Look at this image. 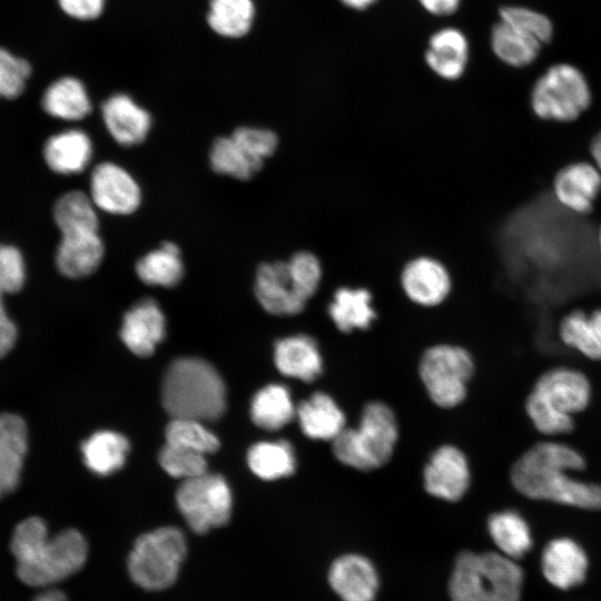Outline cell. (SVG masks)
Returning <instances> with one entry per match:
<instances>
[{
    "label": "cell",
    "instance_id": "obj_1",
    "mask_svg": "<svg viewBox=\"0 0 601 601\" xmlns=\"http://www.w3.org/2000/svg\"><path fill=\"white\" fill-rule=\"evenodd\" d=\"M585 460L574 447L559 442H540L512 465L510 480L522 495L582 510L601 509V485L572 477Z\"/></svg>",
    "mask_w": 601,
    "mask_h": 601
},
{
    "label": "cell",
    "instance_id": "obj_2",
    "mask_svg": "<svg viewBox=\"0 0 601 601\" xmlns=\"http://www.w3.org/2000/svg\"><path fill=\"white\" fill-rule=\"evenodd\" d=\"M10 546L18 578L37 588H50L75 574L83 566L88 554L80 532L68 529L50 536L45 521L37 516L16 526Z\"/></svg>",
    "mask_w": 601,
    "mask_h": 601
},
{
    "label": "cell",
    "instance_id": "obj_3",
    "mask_svg": "<svg viewBox=\"0 0 601 601\" xmlns=\"http://www.w3.org/2000/svg\"><path fill=\"white\" fill-rule=\"evenodd\" d=\"M161 401L173 418L215 421L226 410V387L208 362L183 357L174 361L166 371Z\"/></svg>",
    "mask_w": 601,
    "mask_h": 601
},
{
    "label": "cell",
    "instance_id": "obj_4",
    "mask_svg": "<svg viewBox=\"0 0 601 601\" xmlns=\"http://www.w3.org/2000/svg\"><path fill=\"white\" fill-rule=\"evenodd\" d=\"M398 435L393 408L383 401H370L363 406L357 424L346 426L332 442V452L347 467L374 471L391 460Z\"/></svg>",
    "mask_w": 601,
    "mask_h": 601
},
{
    "label": "cell",
    "instance_id": "obj_5",
    "mask_svg": "<svg viewBox=\"0 0 601 601\" xmlns=\"http://www.w3.org/2000/svg\"><path fill=\"white\" fill-rule=\"evenodd\" d=\"M523 571L500 552L464 551L449 582L452 601H521Z\"/></svg>",
    "mask_w": 601,
    "mask_h": 601
},
{
    "label": "cell",
    "instance_id": "obj_6",
    "mask_svg": "<svg viewBox=\"0 0 601 601\" xmlns=\"http://www.w3.org/2000/svg\"><path fill=\"white\" fill-rule=\"evenodd\" d=\"M187 554L184 533L162 526L140 535L128 556V573L140 588L164 590L177 579Z\"/></svg>",
    "mask_w": 601,
    "mask_h": 601
},
{
    "label": "cell",
    "instance_id": "obj_7",
    "mask_svg": "<svg viewBox=\"0 0 601 601\" xmlns=\"http://www.w3.org/2000/svg\"><path fill=\"white\" fill-rule=\"evenodd\" d=\"M474 371L471 353L449 343L430 346L418 362V376L425 392L441 408H453L464 402Z\"/></svg>",
    "mask_w": 601,
    "mask_h": 601
},
{
    "label": "cell",
    "instance_id": "obj_8",
    "mask_svg": "<svg viewBox=\"0 0 601 601\" xmlns=\"http://www.w3.org/2000/svg\"><path fill=\"white\" fill-rule=\"evenodd\" d=\"M592 93L584 75L570 63L551 66L531 91V107L543 120L570 122L591 105Z\"/></svg>",
    "mask_w": 601,
    "mask_h": 601
},
{
    "label": "cell",
    "instance_id": "obj_9",
    "mask_svg": "<svg viewBox=\"0 0 601 601\" xmlns=\"http://www.w3.org/2000/svg\"><path fill=\"white\" fill-rule=\"evenodd\" d=\"M177 506L196 533L227 523L231 513V493L224 477L206 472L185 480L176 492Z\"/></svg>",
    "mask_w": 601,
    "mask_h": 601
},
{
    "label": "cell",
    "instance_id": "obj_10",
    "mask_svg": "<svg viewBox=\"0 0 601 601\" xmlns=\"http://www.w3.org/2000/svg\"><path fill=\"white\" fill-rule=\"evenodd\" d=\"M471 469L465 453L453 444L433 451L423 469V486L432 497L457 502L467 492Z\"/></svg>",
    "mask_w": 601,
    "mask_h": 601
},
{
    "label": "cell",
    "instance_id": "obj_11",
    "mask_svg": "<svg viewBox=\"0 0 601 601\" xmlns=\"http://www.w3.org/2000/svg\"><path fill=\"white\" fill-rule=\"evenodd\" d=\"M89 196L98 210L130 215L141 204V189L134 176L112 161L98 164L91 171Z\"/></svg>",
    "mask_w": 601,
    "mask_h": 601
},
{
    "label": "cell",
    "instance_id": "obj_12",
    "mask_svg": "<svg viewBox=\"0 0 601 601\" xmlns=\"http://www.w3.org/2000/svg\"><path fill=\"white\" fill-rule=\"evenodd\" d=\"M254 293L267 313L280 317L300 314L308 303L295 286L286 260L260 264L255 274Z\"/></svg>",
    "mask_w": 601,
    "mask_h": 601
},
{
    "label": "cell",
    "instance_id": "obj_13",
    "mask_svg": "<svg viewBox=\"0 0 601 601\" xmlns=\"http://www.w3.org/2000/svg\"><path fill=\"white\" fill-rule=\"evenodd\" d=\"M400 284L405 296L422 307H435L446 300L452 290L447 267L431 256H417L402 268Z\"/></svg>",
    "mask_w": 601,
    "mask_h": 601
},
{
    "label": "cell",
    "instance_id": "obj_14",
    "mask_svg": "<svg viewBox=\"0 0 601 601\" xmlns=\"http://www.w3.org/2000/svg\"><path fill=\"white\" fill-rule=\"evenodd\" d=\"M540 564L544 579L560 590L582 584L589 570V559L584 549L577 541L564 536L546 543Z\"/></svg>",
    "mask_w": 601,
    "mask_h": 601
},
{
    "label": "cell",
    "instance_id": "obj_15",
    "mask_svg": "<svg viewBox=\"0 0 601 601\" xmlns=\"http://www.w3.org/2000/svg\"><path fill=\"white\" fill-rule=\"evenodd\" d=\"M101 117L109 135L124 147L141 144L152 126L149 111L124 92H116L102 102Z\"/></svg>",
    "mask_w": 601,
    "mask_h": 601
},
{
    "label": "cell",
    "instance_id": "obj_16",
    "mask_svg": "<svg viewBox=\"0 0 601 601\" xmlns=\"http://www.w3.org/2000/svg\"><path fill=\"white\" fill-rule=\"evenodd\" d=\"M328 583L343 601H374L378 590V574L364 555L347 553L333 561Z\"/></svg>",
    "mask_w": 601,
    "mask_h": 601
},
{
    "label": "cell",
    "instance_id": "obj_17",
    "mask_svg": "<svg viewBox=\"0 0 601 601\" xmlns=\"http://www.w3.org/2000/svg\"><path fill=\"white\" fill-rule=\"evenodd\" d=\"M551 405L569 415L582 412L591 400V385L580 371L554 367L539 376L533 388Z\"/></svg>",
    "mask_w": 601,
    "mask_h": 601
},
{
    "label": "cell",
    "instance_id": "obj_18",
    "mask_svg": "<svg viewBox=\"0 0 601 601\" xmlns=\"http://www.w3.org/2000/svg\"><path fill=\"white\" fill-rule=\"evenodd\" d=\"M552 187L561 205L587 215L601 191V171L587 161L572 162L556 173Z\"/></svg>",
    "mask_w": 601,
    "mask_h": 601
},
{
    "label": "cell",
    "instance_id": "obj_19",
    "mask_svg": "<svg viewBox=\"0 0 601 601\" xmlns=\"http://www.w3.org/2000/svg\"><path fill=\"white\" fill-rule=\"evenodd\" d=\"M166 318L151 298L137 302L124 316L120 337L135 355L149 356L164 339Z\"/></svg>",
    "mask_w": 601,
    "mask_h": 601
},
{
    "label": "cell",
    "instance_id": "obj_20",
    "mask_svg": "<svg viewBox=\"0 0 601 601\" xmlns=\"http://www.w3.org/2000/svg\"><path fill=\"white\" fill-rule=\"evenodd\" d=\"M274 363L284 376L304 383L316 381L324 370V359L317 341L303 333L279 338L275 343Z\"/></svg>",
    "mask_w": 601,
    "mask_h": 601
},
{
    "label": "cell",
    "instance_id": "obj_21",
    "mask_svg": "<svg viewBox=\"0 0 601 601\" xmlns=\"http://www.w3.org/2000/svg\"><path fill=\"white\" fill-rule=\"evenodd\" d=\"M470 45L465 33L455 27H445L431 35L424 53L426 66L439 78L459 80L466 70Z\"/></svg>",
    "mask_w": 601,
    "mask_h": 601
},
{
    "label": "cell",
    "instance_id": "obj_22",
    "mask_svg": "<svg viewBox=\"0 0 601 601\" xmlns=\"http://www.w3.org/2000/svg\"><path fill=\"white\" fill-rule=\"evenodd\" d=\"M296 417L303 434L313 441L333 442L346 427V416L336 400L316 391L296 406Z\"/></svg>",
    "mask_w": 601,
    "mask_h": 601
},
{
    "label": "cell",
    "instance_id": "obj_23",
    "mask_svg": "<svg viewBox=\"0 0 601 601\" xmlns=\"http://www.w3.org/2000/svg\"><path fill=\"white\" fill-rule=\"evenodd\" d=\"M40 106L48 116L63 121L82 120L92 109L85 82L73 75L52 79L41 92Z\"/></svg>",
    "mask_w": 601,
    "mask_h": 601
},
{
    "label": "cell",
    "instance_id": "obj_24",
    "mask_svg": "<svg viewBox=\"0 0 601 601\" xmlns=\"http://www.w3.org/2000/svg\"><path fill=\"white\" fill-rule=\"evenodd\" d=\"M105 257L104 240L99 231L61 235L56 264L69 278H83L95 273Z\"/></svg>",
    "mask_w": 601,
    "mask_h": 601
},
{
    "label": "cell",
    "instance_id": "obj_25",
    "mask_svg": "<svg viewBox=\"0 0 601 601\" xmlns=\"http://www.w3.org/2000/svg\"><path fill=\"white\" fill-rule=\"evenodd\" d=\"M326 312L335 327L344 334L366 331L377 318L373 306V295L366 287L341 286L336 288Z\"/></svg>",
    "mask_w": 601,
    "mask_h": 601
},
{
    "label": "cell",
    "instance_id": "obj_26",
    "mask_svg": "<svg viewBox=\"0 0 601 601\" xmlns=\"http://www.w3.org/2000/svg\"><path fill=\"white\" fill-rule=\"evenodd\" d=\"M27 447L23 420L10 413L0 414V497L17 487Z\"/></svg>",
    "mask_w": 601,
    "mask_h": 601
},
{
    "label": "cell",
    "instance_id": "obj_27",
    "mask_svg": "<svg viewBox=\"0 0 601 601\" xmlns=\"http://www.w3.org/2000/svg\"><path fill=\"white\" fill-rule=\"evenodd\" d=\"M92 155V141L80 129H68L51 136L43 149L46 162L60 175L81 173L90 164Z\"/></svg>",
    "mask_w": 601,
    "mask_h": 601
},
{
    "label": "cell",
    "instance_id": "obj_28",
    "mask_svg": "<svg viewBox=\"0 0 601 601\" xmlns=\"http://www.w3.org/2000/svg\"><path fill=\"white\" fill-rule=\"evenodd\" d=\"M486 528L497 552L512 560L523 558L533 545L531 529L516 511L503 510L492 513Z\"/></svg>",
    "mask_w": 601,
    "mask_h": 601
},
{
    "label": "cell",
    "instance_id": "obj_29",
    "mask_svg": "<svg viewBox=\"0 0 601 601\" xmlns=\"http://www.w3.org/2000/svg\"><path fill=\"white\" fill-rule=\"evenodd\" d=\"M184 263L179 247L173 242H164L158 248L140 257L135 270L146 285L170 288L184 277Z\"/></svg>",
    "mask_w": 601,
    "mask_h": 601
},
{
    "label": "cell",
    "instance_id": "obj_30",
    "mask_svg": "<svg viewBox=\"0 0 601 601\" xmlns=\"http://www.w3.org/2000/svg\"><path fill=\"white\" fill-rule=\"evenodd\" d=\"M296 416L290 391L287 386L273 383L260 388L250 403V417L260 428L278 431Z\"/></svg>",
    "mask_w": 601,
    "mask_h": 601
},
{
    "label": "cell",
    "instance_id": "obj_31",
    "mask_svg": "<svg viewBox=\"0 0 601 601\" xmlns=\"http://www.w3.org/2000/svg\"><path fill=\"white\" fill-rule=\"evenodd\" d=\"M255 18L253 0H209L205 16L209 29L226 39H239L248 35Z\"/></svg>",
    "mask_w": 601,
    "mask_h": 601
},
{
    "label": "cell",
    "instance_id": "obj_32",
    "mask_svg": "<svg viewBox=\"0 0 601 601\" xmlns=\"http://www.w3.org/2000/svg\"><path fill=\"white\" fill-rule=\"evenodd\" d=\"M490 45L502 62L516 68L531 65L538 58L542 46L534 37L502 20L492 27Z\"/></svg>",
    "mask_w": 601,
    "mask_h": 601
},
{
    "label": "cell",
    "instance_id": "obj_33",
    "mask_svg": "<svg viewBox=\"0 0 601 601\" xmlns=\"http://www.w3.org/2000/svg\"><path fill=\"white\" fill-rule=\"evenodd\" d=\"M247 462L252 472L266 481L289 476L297 465L295 450L286 440L254 444L247 453Z\"/></svg>",
    "mask_w": 601,
    "mask_h": 601
},
{
    "label": "cell",
    "instance_id": "obj_34",
    "mask_svg": "<svg viewBox=\"0 0 601 601\" xmlns=\"http://www.w3.org/2000/svg\"><path fill=\"white\" fill-rule=\"evenodd\" d=\"M83 462L98 475H108L119 470L129 451L127 439L112 431L92 434L81 445Z\"/></svg>",
    "mask_w": 601,
    "mask_h": 601
},
{
    "label": "cell",
    "instance_id": "obj_35",
    "mask_svg": "<svg viewBox=\"0 0 601 601\" xmlns=\"http://www.w3.org/2000/svg\"><path fill=\"white\" fill-rule=\"evenodd\" d=\"M53 218L61 235L99 231L98 208L89 195L72 190L53 207Z\"/></svg>",
    "mask_w": 601,
    "mask_h": 601
},
{
    "label": "cell",
    "instance_id": "obj_36",
    "mask_svg": "<svg viewBox=\"0 0 601 601\" xmlns=\"http://www.w3.org/2000/svg\"><path fill=\"white\" fill-rule=\"evenodd\" d=\"M209 164L215 173L238 180H248L263 168L231 136H221L213 141Z\"/></svg>",
    "mask_w": 601,
    "mask_h": 601
},
{
    "label": "cell",
    "instance_id": "obj_37",
    "mask_svg": "<svg viewBox=\"0 0 601 601\" xmlns=\"http://www.w3.org/2000/svg\"><path fill=\"white\" fill-rule=\"evenodd\" d=\"M559 335L566 346L590 359L601 361V339L585 312L568 313L559 324Z\"/></svg>",
    "mask_w": 601,
    "mask_h": 601
},
{
    "label": "cell",
    "instance_id": "obj_38",
    "mask_svg": "<svg viewBox=\"0 0 601 601\" xmlns=\"http://www.w3.org/2000/svg\"><path fill=\"white\" fill-rule=\"evenodd\" d=\"M33 75V66L23 56L0 46V100L21 98Z\"/></svg>",
    "mask_w": 601,
    "mask_h": 601
},
{
    "label": "cell",
    "instance_id": "obj_39",
    "mask_svg": "<svg viewBox=\"0 0 601 601\" xmlns=\"http://www.w3.org/2000/svg\"><path fill=\"white\" fill-rule=\"evenodd\" d=\"M166 443L186 447L203 454L215 452L219 447L216 435L193 418L174 417L166 427Z\"/></svg>",
    "mask_w": 601,
    "mask_h": 601
},
{
    "label": "cell",
    "instance_id": "obj_40",
    "mask_svg": "<svg viewBox=\"0 0 601 601\" xmlns=\"http://www.w3.org/2000/svg\"><path fill=\"white\" fill-rule=\"evenodd\" d=\"M525 412L533 426L544 435L566 434L574 427L572 415L555 408L534 390L525 400Z\"/></svg>",
    "mask_w": 601,
    "mask_h": 601
},
{
    "label": "cell",
    "instance_id": "obj_41",
    "mask_svg": "<svg viewBox=\"0 0 601 601\" xmlns=\"http://www.w3.org/2000/svg\"><path fill=\"white\" fill-rule=\"evenodd\" d=\"M159 463L169 475L183 481L207 472L205 454L167 443L159 453Z\"/></svg>",
    "mask_w": 601,
    "mask_h": 601
},
{
    "label": "cell",
    "instance_id": "obj_42",
    "mask_svg": "<svg viewBox=\"0 0 601 601\" xmlns=\"http://www.w3.org/2000/svg\"><path fill=\"white\" fill-rule=\"evenodd\" d=\"M286 263L295 286L300 295L309 302L317 293L323 278V266L319 258L309 250H298Z\"/></svg>",
    "mask_w": 601,
    "mask_h": 601
},
{
    "label": "cell",
    "instance_id": "obj_43",
    "mask_svg": "<svg viewBox=\"0 0 601 601\" xmlns=\"http://www.w3.org/2000/svg\"><path fill=\"white\" fill-rule=\"evenodd\" d=\"M500 20L519 28L538 39L542 45L553 37V24L543 13L521 6H505L499 11Z\"/></svg>",
    "mask_w": 601,
    "mask_h": 601
},
{
    "label": "cell",
    "instance_id": "obj_44",
    "mask_svg": "<svg viewBox=\"0 0 601 601\" xmlns=\"http://www.w3.org/2000/svg\"><path fill=\"white\" fill-rule=\"evenodd\" d=\"M247 154L264 166L277 150L279 139L276 132L267 128L242 126L230 135Z\"/></svg>",
    "mask_w": 601,
    "mask_h": 601
},
{
    "label": "cell",
    "instance_id": "obj_45",
    "mask_svg": "<svg viewBox=\"0 0 601 601\" xmlns=\"http://www.w3.org/2000/svg\"><path fill=\"white\" fill-rule=\"evenodd\" d=\"M24 276L21 253L13 246L0 244V296L19 292Z\"/></svg>",
    "mask_w": 601,
    "mask_h": 601
},
{
    "label": "cell",
    "instance_id": "obj_46",
    "mask_svg": "<svg viewBox=\"0 0 601 601\" xmlns=\"http://www.w3.org/2000/svg\"><path fill=\"white\" fill-rule=\"evenodd\" d=\"M56 3L68 19L89 22L102 16L107 0H56Z\"/></svg>",
    "mask_w": 601,
    "mask_h": 601
},
{
    "label": "cell",
    "instance_id": "obj_47",
    "mask_svg": "<svg viewBox=\"0 0 601 601\" xmlns=\"http://www.w3.org/2000/svg\"><path fill=\"white\" fill-rule=\"evenodd\" d=\"M16 337V326L7 315L0 296V357L4 356L12 348Z\"/></svg>",
    "mask_w": 601,
    "mask_h": 601
},
{
    "label": "cell",
    "instance_id": "obj_48",
    "mask_svg": "<svg viewBox=\"0 0 601 601\" xmlns=\"http://www.w3.org/2000/svg\"><path fill=\"white\" fill-rule=\"evenodd\" d=\"M421 7L432 16L447 17L460 8L462 0H417Z\"/></svg>",
    "mask_w": 601,
    "mask_h": 601
},
{
    "label": "cell",
    "instance_id": "obj_49",
    "mask_svg": "<svg viewBox=\"0 0 601 601\" xmlns=\"http://www.w3.org/2000/svg\"><path fill=\"white\" fill-rule=\"evenodd\" d=\"M32 601H67V598L63 592L57 589L46 588Z\"/></svg>",
    "mask_w": 601,
    "mask_h": 601
},
{
    "label": "cell",
    "instance_id": "obj_50",
    "mask_svg": "<svg viewBox=\"0 0 601 601\" xmlns=\"http://www.w3.org/2000/svg\"><path fill=\"white\" fill-rule=\"evenodd\" d=\"M590 154L595 167L601 171V130L593 137L591 141Z\"/></svg>",
    "mask_w": 601,
    "mask_h": 601
},
{
    "label": "cell",
    "instance_id": "obj_51",
    "mask_svg": "<svg viewBox=\"0 0 601 601\" xmlns=\"http://www.w3.org/2000/svg\"><path fill=\"white\" fill-rule=\"evenodd\" d=\"M378 0H339L342 4L353 10H365L376 3Z\"/></svg>",
    "mask_w": 601,
    "mask_h": 601
},
{
    "label": "cell",
    "instance_id": "obj_52",
    "mask_svg": "<svg viewBox=\"0 0 601 601\" xmlns=\"http://www.w3.org/2000/svg\"><path fill=\"white\" fill-rule=\"evenodd\" d=\"M589 318L591 321V324L593 328L595 329L598 336L601 339V307L592 311L589 314Z\"/></svg>",
    "mask_w": 601,
    "mask_h": 601
},
{
    "label": "cell",
    "instance_id": "obj_53",
    "mask_svg": "<svg viewBox=\"0 0 601 601\" xmlns=\"http://www.w3.org/2000/svg\"><path fill=\"white\" fill-rule=\"evenodd\" d=\"M598 250H599V255H600V258H601V227H600L599 233H598Z\"/></svg>",
    "mask_w": 601,
    "mask_h": 601
}]
</instances>
